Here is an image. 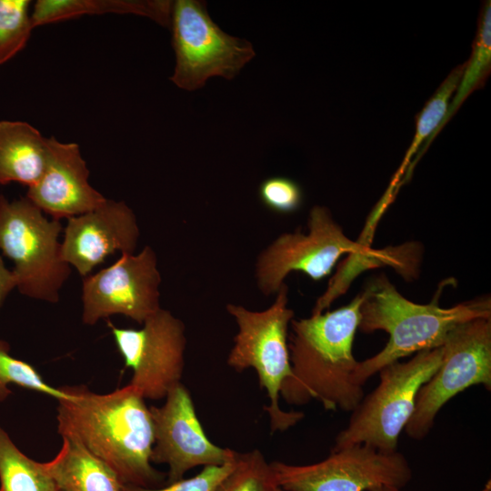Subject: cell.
I'll use <instances>...</instances> for the list:
<instances>
[{"instance_id":"1","label":"cell","mask_w":491,"mask_h":491,"mask_svg":"<svg viewBox=\"0 0 491 491\" xmlns=\"http://www.w3.org/2000/svg\"><path fill=\"white\" fill-rule=\"evenodd\" d=\"M57 431L78 441L107 465L124 485L156 487L164 476L151 465L153 422L145 399L130 384L107 394L85 385L60 386Z\"/></svg>"},{"instance_id":"2","label":"cell","mask_w":491,"mask_h":491,"mask_svg":"<svg viewBox=\"0 0 491 491\" xmlns=\"http://www.w3.org/2000/svg\"><path fill=\"white\" fill-rule=\"evenodd\" d=\"M362 300L360 293L345 306L291 321L293 376L280 392L287 404L301 406L316 399L326 410L351 412L361 401L364 386L356 378L358 361L352 348Z\"/></svg>"},{"instance_id":"3","label":"cell","mask_w":491,"mask_h":491,"mask_svg":"<svg viewBox=\"0 0 491 491\" xmlns=\"http://www.w3.org/2000/svg\"><path fill=\"white\" fill-rule=\"evenodd\" d=\"M358 328L389 335L385 347L358 361L356 378L361 386L391 363L420 351L441 346L458 325L481 317L491 318V301L484 297L441 307L437 300L417 304L403 296L385 275L374 278L362 292Z\"/></svg>"},{"instance_id":"4","label":"cell","mask_w":491,"mask_h":491,"mask_svg":"<svg viewBox=\"0 0 491 491\" xmlns=\"http://www.w3.org/2000/svg\"><path fill=\"white\" fill-rule=\"evenodd\" d=\"M274 303L262 311L228 304L226 311L237 326L227 365L237 372L254 368L269 399L266 407L272 432L285 431L304 417L303 412L280 408L282 385L293 376L288 349V327L294 311L288 307V286L283 284Z\"/></svg>"},{"instance_id":"5","label":"cell","mask_w":491,"mask_h":491,"mask_svg":"<svg viewBox=\"0 0 491 491\" xmlns=\"http://www.w3.org/2000/svg\"><path fill=\"white\" fill-rule=\"evenodd\" d=\"M443 347L416 353L406 362L381 368L380 382L351 411L347 426L336 436L333 450L364 444L379 451H397L400 434L409 422L420 387L441 364Z\"/></svg>"},{"instance_id":"6","label":"cell","mask_w":491,"mask_h":491,"mask_svg":"<svg viewBox=\"0 0 491 491\" xmlns=\"http://www.w3.org/2000/svg\"><path fill=\"white\" fill-rule=\"evenodd\" d=\"M59 220L47 219L26 197L0 195V250L11 259L16 288L28 297L57 303L71 274L62 257Z\"/></svg>"},{"instance_id":"7","label":"cell","mask_w":491,"mask_h":491,"mask_svg":"<svg viewBox=\"0 0 491 491\" xmlns=\"http://www.w3.org/2000/svg\"><path fill=\"white\" fill-rule=\"evenodd\" d=\"M170 26L175 66L170 80L195 91L215 76L233 79L255 56L250 42L224 32L210 17L205 2L176 0Z\"/></svg>"},{"instance_id":"8","label":"cell","mask_w":491,"mask_h":491,"mask_svg":"<svg viewBox=\"0 0 491 491\" xmlns=\"http://www.w3.org/2000/svg\"><path fill=\"white\" fill-rule=\"evenodd\" d=\"M442 347L441 364L420 387L414 413L404 429L412 439H424L440 409L457 394L477 385L491 390V318L458 325Z\"/></svg>"},{"instance_id":"9","label":"cell","mask_w":491,"mask_h":491,"mask_svg":"<svg viewBox=\"0 0 491 491\" xmlns=\"http://www.w3.org/2000/svg\"><path fill=\"white\" fill-rule=\"evenodd\" d=\"M307 225V234L300 230L281 234L259 253L255 276L264 296L276 294L291 272L299 271L318 281L330 274L343 255L369 247L346 236L326 206H313Z\"/></svg>"},{"instance_id":"10","label":"cell","mask_w":491,"mask_h":491,"mask_svg":"<svg viewBox=\"0 0 491 491\" xmlns=\"http://www.w3.org/2000/svg\"><path fill=\"white\" fill-rule=\"evenodd\" d=\"M270 466L284 491H370L383 486L402 489L413 476L408 460L398 450L386 453L364 444L332 450L315 464L276 461Z\"/></svg>"},{"instance_id":"11","label":"cell","mask_w":491,"mask_h":491,"mask_svg":"<svg viewBox=\"0 0 491 491\" xmlns=\"http://www.w3.org/2000/svg\"><path fill=\"white\" fill-rule=\"evenodd\" d=\"M125 366L132 369L130 385L145 399L160 400L181 383L186 338L185 325L160 308L140 329L121 328L107 321Z\"/></svg>"},{"instance_id":"12","label":"cell","mask_w":491,"mask_h":491,"mask_svg":"<svg viewBox=\"0 0 491 491\" xmlns=\"http://www.w3.org/2000/svg\"><path fill=\"white\" fill-rule=\"evenodd\" d=\"M161 275L155 251L121 254L111 266L83 278L82 321L88 326L113 315L143 324L160 308Z\"/></svg>"},{"instance_id":"13","label":"cell","mask_w":491,"mask_h":491,"mask_svg":"<svg viewBox=\"0 0 491 491\" xmlns=\"http://www.w3.org/2000/svg\"><path fill=\"white\" fill-rule=\"evenodd\" d=\"M163 406L149 407L154 430L151 462L166 464V485L183 479L196 466H223L236 460L238 452L223 448L206 436L186 387L179 383Z\"/></svg>"},{"instance_id":"14","label":"cell","mask_w":491,"mask_h":491,"mask_svg":"<svg viewBox=\"0 0 491 491\" xmlns=\"http://www.w3.org/2000/svg\"><path fill=\"white\" fill-rule=\"evenodd\" d=\"M139 234L133 210L124 201L106 199L98 207L67 219L62 257L85 277L115 252L133 254Z\"/></svg>"},{"instance_id":"15","label":"cell","mask_w":491,"mask_h":491,"mask_svg":"<svg viewBox=\"0 0 491 491\" xmlns=\"http://www.w3.org/2000/svg\"><path fill=\"white\" fill-rule=\"evenodd\" d=\"M89 170L74 142L48 137V157L38 182L26 198L52 219H68L101 205L106 198L89 183Z\"/></svg>"},{"instance_id":"16","label":"cell","mask_w":491,"mask_h":491,"mask_svg":"<svg viewBox=\"0 0 491 491\" xmlns=\"http://www.w3.org/2000/svg\"><path fill=\"white\" fill-rule=\"evenodd\" d=\"M47 157L48 138L39 130L24 121H0V185H35Z\"/></svg>"},{"instance_id":"17","label":"cell","mask_w":491,"mask_h":491,"mask_svg":"<svg viewBox=\"0 0 491 491\" xmlns=\"http://www.w3.org/2000/svg\"><path fill=\"white\" fill-rule=\"evenodd\" d=\"M56 456L43 463L59 489L64 491H123L117 475L78 441L62 436Z\"/></svg>"},{"instance_id":"18","label":"cell","mask_w":491,"mask_h":491,"mask_svg":"<svg viewBox=\"0 0 491 491\" xmlns=\"http://www.w3.org/2000/svg\"><path fill=\"white\" fill-rule=\"evenodd\" d=\"M172 4L170 1L38 0L33 6L31 21L35 28L85 15L115 13L146 16L169 26Z\"/></svg>"},{"instance_id":"19","label":"cell","mask_w":491,"mask_h":491,"mask_svg":"<svg viewBox=\"0 0 491 491\" xmlns=\"http://www.w3.org/2000/svg\"><path fill=\"white\" fill-rule=\"evenodd\" d=\"M491 68V2L487 1L482 9L481 17L479 20L478 30L473 45V50L470 59L466 62V65L463 75L456 87V92L452 102L448 105L446 113L440 123L439 126L433 134L424 142L422 148L419 149V154L416 156L412 167L418 161L421 155L426 152V148L436 137L440 130L452 118L456 112L459 109L463 102L476 89L482 87L485 84Z\"/></svg>"},{"instance_id":"20","label":"cell","mask_w":491,"mask_h":491,"mask_svg":"<svg viewBox=\"0 0 491 491\" xmlns=\"http://www.w3.org/2000/svg\"><path fill=\"white\" fill-rule=\"evenodd\" d=\"M45 470L14 444L0 426V491H58Z\"/></svg>"},{"instance_id":"21","label":"cell","mask_w":491,"mask_h":491,"mask_svg":"<svg viewBox=\"0 0 491 491\" xmlns=\"http://www.w3.org/2000/svg\"><path fill=\"white\" fill-rule=\"evenodd\" d=\"M466 65V62L459 65L450 72L435 94L426 103L422 111L416 115L414 139L389 189H393L395 183L399 179L406 165H409L411 157L419 149L420 145L439 126L448 108L449 100L463 75Z\"/></svg>"},{"instance_id":"22","label":"cell","mask_w":491,"mask_h":491,"mask_svg":"<svg viewBox=\"0 0 491 491\" xmlns=\"http://www.w3.org/2000/svg\"><path fill=\"white\" fill-rule=\"evenodd\" d=\"M273 470L257 450L239 453L236 464L212 491H276Z\"/></svg>"},{"instance_id":"23","label":"cell","mask_w":491,"mask_h":491,"mask_svg":"<svg viewBox=\"0 0 491 491\" xmlns=\"http://www.w3.org/2000/svg\"><path fill=\"white\" fill-rule=\"evenodd\" d=\"M9 385L34 390L57 400L68 397L60 386L47 384L34 366L11 356L9 344L0 339V402L12 394Z\"/></svg>"},{"instance_id":"24","label":"cell","mask_w":491,"mask_h":491,"mask_svg":"<svg viewBox=\"0 0 491 491\" xmlns=\"http://www.w3.org/2000/svg\"><path fill=\"white\" fill-rule=\"evenodd\" d=\"M29 0H0V65L26 45L33 25Z\"/></svg>"},{"instance_id":"25","label":"cell","mask_w":491,"mask_h":491,"mask_svg":"<svg viewBox=\"0 0 491 491\" xmlns=\"http://www.w3.org/2000/svg\"><path fill=\"white\" fill-rule=\"evenodd\" d=\"M258 195L266 207L280 214L295 212L303 203L301 186L285 176H272L262 181Z\"/></svg>"},{"instance_id":"26","label":"cell","mask_w":491,"mask_h":491,"mask_svg":"<svg viewBox=\"0 0 491 491\" xmlns=\"http://www.w3.org/2000/svg\"><path fill=\"white\" fill-rule=\"evenodd\" d=\"M236 460L223 466H204L202 471L196 476L187 479L183 478L165 487H143L133 485H123V491H212L233 470Z\"/></svg>"},{"instance_id":"27","label":"cell","mask_w":491,"mask_h":491,"mask_svg":"<svg viewBox=\"0 0 491 491\" xmlns=\"http://www.w3.org/2000/svg\"><path fill=\"white\" fill-rule=\"evenodd\" d=\"M14 288H16L15 275L12 270L6 268L4 260L0 256V307L5 297Z\"/></svg>"},{"instance_id":"28","label":"cell","mask_w":491,"mask_h":491,"mask_svg":"<svg viewBox=\"0 0 491 491\" xmlns=\"http://www.w3.org/2000/svg\"><path fill=\"white\" fill-rule=\"evenodd\" d=\"M370 491H402V490L395 486H379L375 489H372Z\"/></svg>"},{"instance_id":"29","label":"cell","mask_w":491,"mask_h":491,"mask_svg":"<svg viewBox=\"0 0 491 491\" xmlns=\"http://www.w3.org/2000/svg\"><path fill=\"white\" fill-rule=\"evenodd\" d=\"M482 491H491V481L488 480V482L486 484L485 487Z\"/></svg>"},{"instance_id":"30","label":"cell","mask_w":491,"mask_h":491,"mask_svg":"<svg viewBox=\"0 0 491 491\" xmlns=\"http://www.w3.org/2000/svg\"><path fill=\"white\" fill-rule=\"evenodd\" d=\"M276 491H284V490L278 486V487L276 489Z\"/></svg>"},{"instance_id":"31","label":"cell","mask_w":491,"mask_h":491,"mask_svg":"<svg viewBox=\"0 0 491 491\" xmlns=\"http://www.w3.org/2000/svg\"><path fill=\"white\" fill-rule=\"evenodd\" d=\"M58 491H64V490H62V489H59Z\"/></svg>"}]
</instances>
